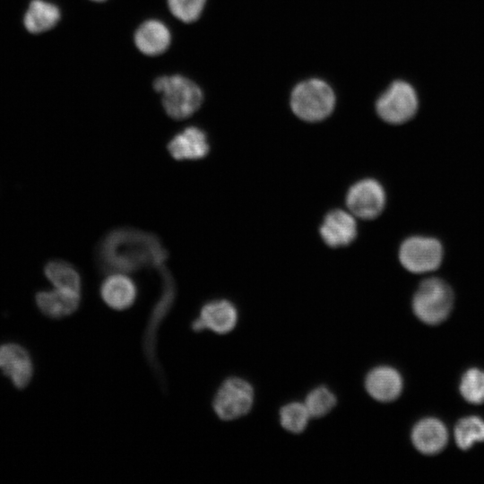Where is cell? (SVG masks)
<instances>
[{
    "label": "cell",
    "instance_id": "6da1fadb",
    "mask_svg": "<svg viewBox=\"0 0 484 484\" xmlns=\"http://www.w3.org/2000/svg\"><path fill=\"white\" fill-rule=\"evenodd\" d=\"M96 258L104 272L126 273L149 267L160 269L168 258V252L155 234L134 228H117L99 241Z\"/></svg>",
    "mask_w": 484,
    "mask_h": 484
},
{
    "label": "cell",
    "instance_id": "7a4b0ae2",
    "mask_svg": "<svg viewBox=\"0 0 484 484\" xmlns=\"http://www.w3.org/2000/svg\"><path fill=\"white\" fill-rule=\"evenodd\" d=\"M153 87L161 94V101L167 115L173 119L182 120L198 110L203 100L200 87L190 79L178 75L158 77Z\"/></svg>",
    "mask_w": 484,
    "mask_h": 484
},
{
    "label": "cell",
    "instance_id": "3957f363",
    "mask_svg": "<svg viewBox=\"0 0 484 484\" xmlns=\"http://www.w3.org/2000/svg\"><path fill=\"white\" fill-rule=\"evenodd\" d=\"M335 102L333 88L319 78L300 82L290 94L293 113L307 122H319L328 117L334 109Z\"/></svg>",
    "mask_w": 484,
    "mask_h": 484
},
{
    "label": "cell",
    "instance_id": "277c9868",
    "mask_svg": "<svg viewBox=\"0 0 484 484\" xmlns=\"http://www.w3.org/2000/svg\"><path fill=\"white\" fill-rule=\"evenodd\" d=\"M454 294L449 285L438 278L423 281L412 299V309L416 316L428 324L443 322L450 314Z\"/></svg>",
    "mask_w": 484,
    "mask_h": 484
},
{
    "label": "cell",
    "instance_id": "5b68a950",
    "mask_svg": "<svg viewBox=\"0 0 484 484\" xmlns=\"http://www.w3.org/2000/svg\"><path fill=\"white\" fill-rule=\"evenodd\" d=\"M255 403V389L238 376L226 378L217 389L212 402L215 415L223 421H232L247 415Z\"/></svg>",
    "mask_w": 484,
    "mask_h": 484
},
{
    "label": "cell",
    "instance_id": "8992f818",
    "mask_svg": "<svg viewBox=\"0 0 484 484\" xmlns=\"http://www.w3.org/2000/svg\"><path fill=\"white\" fill-rule=\"evenodd\" d=\"M418 105V96L413 87L404 81H395L379 96L376 109L385 122L399 125L412 118Z\"/></svg>",
    "mask_w": 484,
    "mask_h": 484
},
{
    "label": "cell",
    "instance_id": "52a82bcc",
    "mask_svg": "<svg viewBox=\"0 0 484 484\" xmlns=\"http://www.w3.org/2000/svg\"><path fill=\"white\" fill-rule=\"evenodd\" d=\"M443 248L434 238L411 237L403 241L399 251L402 266L415 273H422L436 269L442 261Z\"/></svg>",
    "mask_w": 484,
    "mask_h": 484
},
{
    "label": "cell",
    "instance_id": "ba28073f",
    "mask_svg": "<svg viewBox=\"0 0 484 484\" xmlns=\"http://www.w3.org/2000/svg\"><path fill=\"white\" fill-rule=\"evenodd\" d=\"M346 204L349 212L355 217L372 220L384 210L385 193L382 185L376 179H361L348 190Z\"/></svg>",
    "mask_w": 484,
    "mask_h": 484
},
{
    "label": "cell",
    "instance_id": "9c48e42d",
    "mask_svg": "<svg viewBox=\"0 0 484 484\" xmlns=\"http://www.w3.org/2000/svg\"><path fill=\"white\" fill-rule=\"evenodd\" d=\"M238 321L236 306L229 299L217 298L203 305L199 315L191 323V329L195 333L209 330L217 334H227L235 329Z\"/></svg>",
    "mask_w": 484,
    "mask_h": 484
},
{
    "label": "cell",
    "instance_id": "30bf717a",
    "mask_svg": "<svg viewBox=\"0 0 484 484\" xmlns=\"http://www.w3.org/2000/svg\"><path fill=\"white\" fill-rule=\"evenodd\" d=\"M364 388L370 398L378 402H391L402 392L403 380L398 370L381 365L371 368L364 378Z\"/></svg>",
    "mask_w": 484,
    "mask_h": 484
},
{
    "label": "cell",
    "instance_id": "8fae6325",
    "mask_svg": "<svg viewBox=\"0 0 484 484\" xmlns=\"http://www.w3.org/2000/svg\"><path fill=\"white\" fill-rule=\"evenodd\" d=\"M158 270L162 279L161 293L152 309L144 338L145 353L148 355L149 361L153 366H155L154 362H156L153 355L155 333L159 324L170 310L176 297V284L169 271L167 270L165 265Z\"/></svg>",
    "mask_w": 484,
    "mask_h": 484
},
{
    "label": "cell",
    "instance_id": "7c38bea8",
    "mask_svg": "<svg viewBox=\"0 0 484 484\" xmlns=\"http://www.w3.org/2000/svg\"><path fill=\"white\" fill-rule=\"evenodd\" d=\"M171 157L177 160H197L210 151L206 133L197 126H188L175 134L167 145Z\"/></svg>",
    "mask_w": 484,
    "mask_h": 484
},
{
    "label": "cell",
    "instance_id": "4fadbf2b",
    "mask_svg": "<svg viewBox=\"0 0 484 484\" xmlns=\"http://www.w3.org/2000/svg\"><path fill=\"white\" fill-rule=\"evenodd\" d=\"M355 216L343 210H333L326 214L321 226L320 236L331 247L346 246L357 236Z\"/></svg>",
    "mask_w": 484,
    "mask_h": 484
},
{
    "label": "cell",
    "instance_id": "5bb4252c",
    "mask_svg": "<svg viewBox=\"0 0 484 484\" xmlns=\"http://www.w3.org/2000/svg\"><path fill=\"white\" fill-rule=\"evenodd\" d=\"M100 298L110 308L123 311L132 307L137 298L135 282L123 272H112L99 288Z\"/></svg>",
    "mask_w": 484,
    "mask_h": 484
},
{
    "label": "cell",
    "instance_id": "9a60e30c",
    "mask_svg": "<svg viewBox=\"0 0 484 484\" xmlns=\"http://www.w3.org/2000/svg\"><path fill=\"white\" fill-rule=\"evenodd\" d=\"M0 368L20 389L28 385L33 374V365L29 353L14 343L0 346Z\"/></svg>",
    "mask_w": 484,
    "mask_h": 484
},
{
    "label": "cell",
    "instance_id": "2e32d148",
    "mask_svg": "<svg viewBox=\"0 0 484 484\" xmlns=\"http://www.w3.org/2000/svg\"><path fill=\"white\" fill-rule=\"evenodd\" d=\"M39 310L48 317L60 319L74 313L81 304V293L55 288L36 295Z\"/></svg>",
    "mask_w": 484,
    "mask_h": 484
},
{
    "label": "cell",
    "instance_id": "e0dca14e",
    "mask_svg": "<svg viewBox=\"0 0 484 484\" xmlns=\"http://www.w3.org/2000/svg\"><path fill=\"white\" fill-rule=\"evenodd\" d=\"M134 44L144 55L158 56L169 47L171 35L169 28L159 20H147L135 30Z\"/></svg>",
    "mask_w": 484,
    "mask_h": 484
},
{
    "label": "cell",
    "instance_id": "ac0fdd59",
    "mask_svg": "<svg viewBox=\"0 0 484 484\" xmlns=\"http://www.w3.org/2000/svg\"><path fill=\"white\" fill-rule=\"evenodd\" d=\"M447 437L445 425L433 418L419 420L411 431L413 445L424 454L439 453L445 446Z\"/></svg>",
    "mask_w": 484,
    "mask_h": 484
},
{
    "label": "cell",
    "instance_id": "d6986e66",
    "mask_svg": "<svg viewBox=\"0 0 484 484\" xmlns=\"http://www.w3.org/2000/svg\"><path fill=\"white\" fill-rule=\"evenodd\" d=\"M58 7L44 0H33L25 13L24 26L31 33H41L52 29L60 20Z\"/></svg>",
    "mask_w": 484,
    "mask_h": 484
},
{
    "label": "cell",
    "instance_id": "ffe728a7",
    "mask_svg": "<svg viewBox=\"0 0 484 484\" xmlns=\"http://www.w3.org/2000/svg\"><path fill=\"white\" fill-rule=\"evenodd\" d=\"M44 272L55 288L81 293V275L68 262L50 261L46 264Z\"/></svg>",
    "mask_w": 484,
    "mask_h": 484
},
{
    "label": "cell",
    "instance_id": "44dd1931",
    "mask_svg": "<svg viewBox=\"0 0 484 484\" xmlns=\"http://www.w3.org/2000/svg\"><path fill=\"white\" fill-rule=\"evenodd\" d=\"M311 416L304 402H291L284 404L279 411L281 427L289 433H303L310 420Z\"/></svg>",
    "mask_w": 484,
    "mask_h": 484
},
{
    "label": "cell",
    "instance_id": "7402d4cb",
    "mask_svg": "<svg viewBox=\"0 0 484 484\" xmlns=\"http://www.w3.org/2000/svg\"><path fill=\"white\" fill-rule=\"evenodd\" d=\"M303 402L312 419H320L334 409L337 397L328 387L320 385L310 390Z\"/></svg>",
    "mask_w": 484,
    "mask_h": 484
},
{
    "label": "cell",
    "instance_id": "603a6c76",
    "mask_svg": "<svg viewBox=\"0 0 484 484\" xmlns=\"http://www.w3.org/2000/svg\"><path fill=\"white\" fill-rule=\"evenodd\" d=\"M457 445L466 450L477 442L484 441V420L476 416L460 419L454 428Z\"/></svg>",
    "mask_w": 484,
    "mask_h": 484
},
{
    "label": "cell",
    "instance_id": "cb8c5ba5",
    "mask_svg": "<svg viewBox=\"0 0 484 484\" xmlns=\"http://www.w3.org/2000/svg\"><path fill=\"white\" fill-rule=\"evenodd\" d=\"M460 392L469 402H484V371L478 368L469 369L464 373L460 383Z\"/></svg>",
    "mask_w": 484,
    "mask_h": 484
},
{
    "label": "cell",
    "instance_id": "d4e9b609",
    "mask_svg": "<svg viewBox=\"0 0 484 484\" xmlns=\"http://www.w3.org/2000/svg\"><path fill=\"white\" fill-rule=\"evenodd\" d=\"M170 13L183 22H195L202 14L206 0H167Z\"/></svg>",
    "mask_w": 484,
    "mask_h": 484
},
{
    "label": "cell",
    "instance_id": "484cf974",
    "mask_svg": "<svg viewBox=\"0 0 484 484\" xmlns=\"http://www.w3.org/2000/svg\"><path fill=\"white\" fill-rule=\"evenodd\" d=\"M91 1H94V2H103L105 0H91Z\"/></svg>",
    "mask_w": 484,
    "mask_h": 484
}]
</instances>
